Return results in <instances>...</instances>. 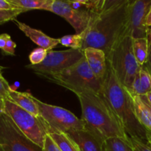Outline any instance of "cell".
Listing matches in <instances>:
<instances>
[{
  "label": "cell",
  "mask_w": 151,
  "mask_h": 151,
  "mask_svg": "<svg viewBox=\"0 0 151 151\" xmlns=\"http://www.w3.org/2000/svg\"><path fill=\"white\" fill-rule=\"evenodd\" d=\"M84 58L83 50L69 49L62 51L50 50L42 63L26 66L38 75L55 74L69 67Z\"/></svg>",
  "instance_id": "9c48e42d"
},
{
  "label": "cell",
  "mask_w": 151,
  "mask_h": 151,
  "mask_svg": "<svg viewBox=\"0 0 151 151\" xmlns=\"http://www.w3.org/2000/svg\"><path fill=\"white\" fill-rule=\"evenodd\" d=\"M10 90L11 87L8 84V82L4 79L2 75L0 74V97L4 98V100L8 99L9 92Z\"/></svg>",
  "instance_id": "484cf974"
},
{
  "label": "cell",
  "mask_w": 151,
  "mask_h": 151,
  "mask_svg": "<svg viewBox=\"0 0 151 151\" xmlns=\"http://www.w3.org/2000/svg\"><path fill=\"white\" fill-rule=\"evenodd\" d=\"M145 97H146V99H147V102H148V103L151 105V91H150L149 93H147V94H146V95H145Z\"/></svg>",
  "instance_id": "d590c367"
},
{
  "label": "cell",
  "mask_w": 151,
  "mask_h": 151,
  "mask_svg": "<svg viewBox=\"0 0 151 151\" xmlns=\"http://www.w3.org/2000/svg\"><path fill=\"white\" fill-rule=\"evenodd\" d=\"M4 99L0 97V116L4 114Z\"/></svg>",
  "instance_id": "d6a6232c"
},
{
  "label": "cell",
  "mask_w": 151,
  "mask_h": 151,
  "mask_svg": "<svg viewBox=\"0 0 151 151\" xmlns=\"http://www.w3.org/2000/svg\"><path fill=\"white\" fill-rule=\"evenodd\" d=\"M150 44L147 37L133 38V51L140 66L145 65L147 62Z\"/></svg>",
  "instance_id": "d6986e66"
},
{
  "label": "cell",
  "mask_w": 151,
  "mask_h": 151,
  "mask_svg": "<svg viewBox=\"0 0 151 151\" xmlns=\"http://www.w3.org/2000/svg\"><path fill=\"white\" fill-rule=\"evenodd\" d=\"M14 22L19 29L22 30L32 42L35 43L41 48L50 51L52 50V49L55 48L58 44H60V38H51L39 29L31 27L29 25L19 22L16 19H15Z\"/></svg>",
  "instance_id": "5bb4252c"
},
{
  "label": "cell",
  "mask_w": 151,
  "mask_h": 151,
  "mask_svg": "<svg viewBox=\"0 0 151 151\" xmlns=\"http://www.w3.org/2000/svg\"><path fill=\"white\" fill-rule=\"evenodd\" d=\"M101 94L109 103L128 137L147 143V132L135 114L132 94L119 82L109 64L103 82Z\"/></svg>",
  "instance_id": "7a4b0ae2"
},
{
  "label": "cell",
  "mask_w": 151,
  "mask_h": 151,
  "mask_svg": "<svg viewBox=\"0 0 151 151\" xmlns=\"http://www.w3.org/2000/svg\"><path fill=\"white\" fill-rule=\"evenodd\" d=\"M134 151H151V147L147 143L136 138H129Z\"/></svg>",
  "instance_id": "d4e9b609"
},
{
  "label": "cell",
  "mask_w": 151,
  "mask_h": 151,
  "mask_svg": "<svg viewBox=\"0 0 151 151\" xmlns=\"http://www.w3.org/2000/svg\"><path fill=\"white\" fill-rule=\"evenodd\" d=\"M151 7V0L130 1L128 10V29L133 38L147 37L149 27L147 16Z\"/></svg>",
  "instance_id": "8fae6325"
},
{
  "label": "cell",
  "mask_w": 151,
  "mask_h": 151,
  "mask_svg": "<svg viewBox=\"0 0 151 151\" xmlns=\"http://www.w3.org/2000/svg\"><path fill=\"white\" fill-rule=\"evenodd\" d=\"M0 151H43L28 139L5 113L0 116Z\"/></svg>",
  "instance_id": "ba28073f"
},
{
  "label": "cell",
  "mask_w": 151,
  "mask_h": 151,
  "mask_svg": "<svg viewBox=\"0 0 151 151\" xmlns=\"http://www.w3.org/2000/svg\"><path fill=\"white\" fill-rule=\"evenodd\" d=\"M27 12L23 9H11V10H0V24L9 21H14L19 14Z\"/></svg>",
  "instance_id": "603a6c76"
},
{
  "label": "cell",
  "mask_w": 151,
  "mask_h": 151,
  "mask_svg": "<svg viewBox=\"0 0 151 151\" xmlns=\"http://www.w3.org/2000/svg\"><path fill=\"white\" fill-rule=\"evenodd\" d=\"M139 97H140V98H141V100L143 101V103H145V105L146 106V107L147 108V109L149 110L150 113L151 114V105L148 103V102H147V99H146L145 96L143 95V96H139Z\"/></svg>",
  "instance_id": "1f68e13d"
},
{
  "label": "cell",
  "mask_w": 151,
  "mask_h": 151,
  "mask_svg": "<svg viewBox=\"0 0 151 151\" xmlns=\"http://www.w3.org/2000/svg\"><path fill=\"white\" fill-rule=\"evenodd\" d=\"M130 0H105L101 11L83 32V50L100 49L106 56L118 40L128 31V10Z\"/></svg>",
  "instance_id": "6da1fadb"
},
{
  "label": "cell",
  "mask_w": 151,
  "mask_h": 151,
  "mask_svg": "<svg viewBox=\"0 0 151 151\" xmlns=\"http://www.w3.org/2000/svg\"><path fill=\"white\" fill-rule=\"evenodd\" d=\"M84 57L96 78L103 81L108 70V62L106 53L100 49L88 48L83 50Z\"/></svg>",
  "instance_id": "4fadbf2b"
},
{
  "label": "cell",
  "mask_w": 151,
  "mask_h": 151,
  "mask_svg": "<svg viewBox=\"0 0 151 151\" xmlns=\"http://www.w3.org/2000/svg\"><path fill=\"white\" fill-rule=\"evenodd\" d=\"M15 9L50 10L54 0H7Z\"/></svg>",
  "instance_id": "ac0fdd59"
},
{
  "label": "cell",
  "mask_w": 151,
  "mask_h": 151,
  "mask_svg": "<svg viewBox=\"0 0 151 151\" xmlns=\"http://www.w3.org/2000/svg\"><path fill=\"white\" fill-rule=\"evenodd\" d=\"M60 44L65 47H70L72 50H83V35L82 33L64 35L60 38Z\"/></svg>",
  "instance_id": "7402d4cb"
},
{
  "label": "cell",
  "mask_w": 151,
  "mask_h": 151,
  "mask_svg": "<svg viewBox=\"0 0 151 151\" xmlns=\"http://www.w3.org/2000/svg\"><path fill=\"white\" fill-rule=\"evenodd\" d=\"M105 151H134L130 140L120 137H111L106 139Z\"/></svg>",
  "instance_id": "44dd1931"
},
{
  "label": "cell",
  "mask_w": 151,
  "mask_h": 151,
  "mask_svg": "<svg viewBox=\"0 0 151 151\" xmlns=\"http://www.w3.org/2000/svg\"><path fill=\"white\" fill-rule=\"evenodd\" d=\"M4 113L28 139L43 148L47 131L41 117L34 116L7 99L4 100Z\"/></svg>",
  "instance_id": "52a82bcc"
},
{
  "label": "cell",
  "mask_w": 151,
  "mask_h": 151,
  "mask_svg": "<svg viewBox=\"0 0 151 151\" xmlns=\"http://www.w3.org/2000/svg\"><path fill=\"white\" fill-rule=\"evenodd\" d=\"M15 9L7 0H0V10H11Z\"/></svg>",
  "instance_id": "f546056e"
},
{
  "label": "cell",
  "mask_w": 151,
  "mask_h": 151,
  "mask_svg": "<svg viewBox=\"0 0 151 151\" xmlns=\"http://www.w3.org/2000/svg\"><path fill=\"white\" fill-rule=\"evenodd\" d=\"M42 149L43 151H61L49 134H47L44 139V147Z\"/></svg>",
  "instance_id": "4316f807"
},
{
  "label": "cell",
  "mask_w": 151,
  "mask_h": 151,
  "mask_svg": "<svg viewBox=\"0 0 151 151\" xmlns=\"http://www.w3.org/2000/svg\"><path fill=\"white\" fill-rule=\"evenodd\" d=\"M135 114L139 123L151 134V114L139 96H133Z\"/></svg>",
  "instance_id": "e0dca14e"
},
{
  "label": "cell",
  "mask_w": 151,
  "mask_h": 151,
  "mask_svg": "<svg viewBox=\"0 0 151 151\" xmlns=\"http://www.w3.org/2000/svg\"><path fill=\"white\" fill-rule=\"evenodd\" d=\"M81 151H105L106 139L99 132L86 125L85 128L67 133Z\"/></svg>",
  "instance_id": "7c38bea8"
},
{
  "label": "cell",
  "mask_w": 151,
  "mask_h": 151,
  "mask_svg": "<svg viewBox=\"0 0 151 151\" xmlns=\"http://www.w3.org/2000/svg\"><path fill=\"white\" fill-rule=\"evenodd\" d=\"M129 91L132 96L146 95L151 91V75L145 65L140 68Z\"/></svg>",
  "instance_id": "2e32d148"
},
{
  "label": "cell",
  "mask_w": 151,
  "mask_h": 151,
  "mask_svg": "<svg viewBox=\"0 0 151 151\" xmlns=\"http://www.w3.org/2000/svg\"><path fill=\"white\" fill-rule=\"evenodd\" d=\"M48 52V50L41 48V47H38V48H36L32 50L30 52V54L29 55L30 64L37 65L42 63L44 60V59L46 58V57H47Z\"/></svg>",
  "instance_id": "cb8c5ba5"
},
{
  "label": "cell",
  "mask_w": 151,
  "mask_h": 151,
  "mask_svg": "<svg viewBox=\"0 0 151 151\" xmlns=\"http://www.w3.org/2000/svg\"><path fill=\"white\" fill-rule=\"evenodd\" d=\"M147 38H148L149 41L151 43V29H149L148 30V34H147Z\"/></svg>",
  "instance_id": "8d00e7d4"
},
{
  "label": "cell",
  "mask_w": 151,
  "mask_h": 151,
  "mask_svg": "<svg viewBox=\"0 0 151 151\" xmlns=\"http://www.w3.org/2000/svg\"><path fill=\"white\" fill-rule=\"evenodd\" d=\"M61 151H81L78 145L66 133L49 134Z\"/></svg>",
  "instance_id": "ffe728a7"
},
{
  "label": "cell",
  "mask_w": 151,
  "mask_h": 151,
  "mask_svg": "<svg viewBox=\"0 0 151 151\" xmlns=\"http://www.w3.org/2000/svg\"><path fill=\"white\" fill-rule=\"evenodd\" d=\"M75 94L81 103L82 119L87 126L100 133L106 139L120 137L130 140L102 94L91 91H81Z\"/></svg>",
  "instance_id": "3957f363"
},
{
  "label": "cell",
  "mask_w": 151,
  "mask_h": 151,
  "mask_svg": "<svg viewBox=\"0 0 151 151\" xmlns=\"http://www.w3.org/2000/svg\"><path fill=\"white\" fill-rule=\"evenodd\" d=\"M10 35L7 33L0 34V49H1V50L4 48L6 44H7V40H8V38H10Z\"/></svg>",
  "instance_id": "f1b7e54d"
},
{
  "label": "cell",
  "mask_w": 151,
  "mask_h": 151,
  "mask_svg": "<svg viewBox=\"0 0 151 151\" xmlns=\"http://www.w3.org/2000/svg\"><path fill=\"white\" fill-rule=\"evenodd\" d=\"M108 64L119 82L130 91L141 66L133 51V38L128 29L114 45L107 56Z\"/></svg>",
  "instance_id": "277c9868"
},
{
  "label": "cell",
  "mask_w": 151,
  "mask_h": 151,
  "mask_svg": "<svg viewBox=\"0 0 151 151\" xmlns=\"http://www.w3.org/2000/svg\"><path fill=\"white\" fill-rule=\"evenodd\" d=\"M7 100L13 102L16 105L20 106L22 109L29 112L34 116H37V117H41L39 108L35 102V97H33L32 94H29V93L19 92V91H15L11 88L9 92Z\"/></svg>",
  "instance_id": "9a60e30c"
},
{
  "label": "cell",
  "mask_w": 151,
  "mask_h": 151,
  "mask_svg": "<svg viewBox=\"0 0 151 151\" xmlns=\"http://www.w3.org/2000/svg\"><path fill=\"white\" fill-rule=\"evenodd\" d=\"M40 110L41 118L44 121L47 134L52 133H67L85 128L82 119L63 108L41 102L35 97Z\"/></svg>",
  "instance_id": "8992f818"
},
{
  "label": "cell",
  "mask_w": 151,
  "mask_h": 151,
  "mask_svg": "<svg viewBox=\"0 0 151 151\" xmlns=\"http://www.w3.org/2000/svg\"><path fill=\"white\" fill-rule=\"evenodd\" d=\"M146 24H147V26L151 27V7L150 10H149V13L147 14V21H146Z\"/></svg>",
  "instance_id": "836d02e7"
},
{
  "label": "cell",
  "mask_w": 151,
  "mask_h": 151,
  "mask_svg": "<svg viewBox=\"0 0 151 151\" xmlns=\"http://www.w3.org/2000/svg\"><path fill=\"white\" fill-rule=\"evenodd\" d=\"M49 11L67 21L75 29L76 34L85 32L97 14L83 9H75L68 1L60 0H54Z\"/></svg>",
  "instance_id": "30bf717a"
},
{
  "label": "cell",
  "mask_w": 151,
  "mask_h": 151,
  "mask_svg": "<svg viewBox=\"0 0 151 151\" xmlns=\"http://www.w3.org/2000/svg\"><path fill=\"white\" fill-rule=\"evenodd\" d=\"M3 69V67H1V66H0V74H1V69Z\"/></svg>",
  "instance_id": "74e56055"
},
{
  "label": "cell",
  "mask_w": 151,
  "mask_h": 151,
  "mask_svg": "<svg viewBox=\"0 0 151 151\" xmlns=\"http://www.w3.org/2000/svg\"><path fill=\"white\" fill-rule=\"evenodd\" d=\"M145 66L147 67V69H148V71L150 72V73L151 75V44L150 45V50H149L148 58H147V62H146V63Z\"/></svg>",
  "instance_id": "4dcf8cb0"
},
{
  "label": "cell",
  "mask_w": 151,
  "mask_h": 151,
  "mask_svg": "<svg viewBox=\"0 0 151 151\" xmlns=\"http://www.w3.org/2000/svg\"><path fill=\"white\" fill-rule=\"evenodd\" d=\"M16 43L11 39V37H10L7 40L5 47L1 51L4 52V55H15V49H16Z\"/></svg>",
  "instance_id": "83f0119b"
},
{
  "label": "cell",
  "mask_w": 151,
  "mask_h": 151,
  "mask_svg": "<svg viewBox=\"0 0 151 151\" xmlns=\"http://www.w3.org/2000/svg\"><path fill=\"white\" fill-rule=\"evenodd\" d=\"M147 132V131H146ZM147 144L151 147V134L149 132H147Z\"/></svg>",
  "instance_id": "e575fe53"
},
{
  "label": "cell",
  "mask_w": 151,
  "mask_h": 151,
  "mask_svg": "<svg viewBox=\"0 0 151 151\" xmlns=\"http://www.w3.org/2000/svg\"><path fill=\"white\" fill-rule=\"evenodd\" d=\"M40 77L70 90L75 94L91 91L101 94L103 82L96 78L86 60L85 57L69 67L52 75Z\"/></svg>",
  "instance_id": "5b68a950"
}]
</instances>
